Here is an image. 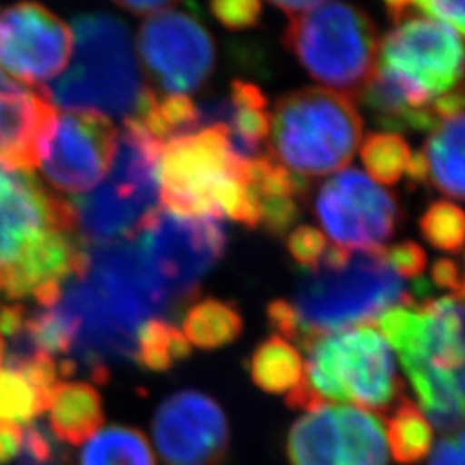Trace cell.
Masks as SVG:
<instances>
[{"instance_id":"10","label":"cell","mask_w":465,"mask_h":465,"mask_svg":"<svg viewBox=\"0 0 465 465\" xmlns=\"http://www.w3.org/2000/svg\"><path fill=\"white\" fill-rule=\"evenodd\" d=\"M380 66L409 102L426 109L432 100L465 82V42L451 26L432 17H405L382 38Z\"/></svg>"},{"instance_id":"37","label":"cell","mask_w":465,"mask_h":465,"mask_svg":"<svg viewBox=\"0 0 465 465\" xmlns=\"http://www.w3.org/2000/svg\"><path fill=\"white\" fill-rule=\"evenodd\" d=\"M386 259L400 278H422L428 266V255L416 242H400L390 247Z\"/></svg>"},{"instance_id":"34","label":"cell","mask_w":465,"mask_h":465,"mask_svg":"<svg viewBox=\"0 0 465 465\" xmlns=\"http://www.w3.org/2000/svg\"><path fill=\"white\" fill-rule=\"evenodd\" d=\"M286 249L299 266L312 271L321 264L328 250V242L326 236L316 228L299 226L288 234Z\"/></svg>"},{"instance_id":"20","label":"cell","mask_w":465,"mask_h":465,"mask_svg":"<svg viewBox=\"0 0 465 465\" xmlns=\"http://www.w3.org/2000/svg\"><path fill=\"white\" fill-rule=\"evenodd\" d=\"M224 100L223 126L228 128L232 149L242 157L253 159L269 140L271 113L267 111L266 95L257 84L234 80L230 97Z\"/></svg>"},{"instance_id":"41","label":"cell","mask_w":465,"mask_h":465,"mask_svg":"<svg viewBox=\"0 0 465 465\" xmlns=\"http://www.w3.org/2000/svg\"><path fill=\"white\" fill-rule=\"evenodd\" d=\"M428 465H465V426L436 445Z\"/></svg>"},{"instance_id":"9","label":"cell","mask_w":465,"mask_h":465,"mask_svg":"<svg viewBox=\"0 0 465 465\" xmlns=\"http://www.w3.org/2000/svg\"><path fill=\"white\" fill-rule=\"evenodd\" d=\"M163 147L164 143L136 119L124 121L107 180L78 202L84 226L90 232L107 240L142 232L159 209Z\"/></svg>"},{"instance_id":"7","label":"cell","mask_w":465,"mask_h":465,"mask_svg":"<svg viewBox=\"0 0 465 465\" xmlns=\"http://www.w3.org/2000/svg\"><path fill=\"white\" fill-rule=\"evenodd\" d=\"M269 136V155L309 180L349 166L364 138V123L347 95L311 86L276 102Z\"/></svg>"},{"instance_id":"6","label":"cell","mask_w":465,"mask_h":465,"mask_svg":"<svg viewBox=\"0 0 465 465\" xmlns=\"http://www.w3.org/2000/svg\"><path fill=\"white\" fill-rule=\"evenodd\" d=\"M302 347L307 353L303 381L286 395L293 411L311 412L328 401L388 411L403 393L393 353L374 326L309 336Z\"/></svg>"},{"instance_id":"42","label":"cell","mask_w":465,"mask_h":465,"mask_svg":"<svg viewBox=\"0 0 465 465\" xmlns=\"http://www.w3.org/2000/svg\"><path fill=\"white\" fill-rule=\"evenodd\" d=\"M432 113L438 121H445L450 117L459 116L465 113V82L453 88L449 94L438 97L431 102Z\"/></svg>"},{"instance_id":"48","label":"cell","mask_w":465,"mask_h":465,"mask_svg":"<svg viewBox=\"0 0 465 465\" xmlns=\"http://www.w3.org/2000/svg\"><path fill=\"white\" fill-rule=\"evenodd\" d=\"M23 169H16L0 163V193H4L5 190H9L13 184L16 183Z\"/></svg>"},{"instance_id":"22","label":"cell","mask_w":465,"mask_h":465,"mask_svg":"<svg viewBox=\"0 0 465 465\" xmlns=\"http://www.w3.org/2000/svg\"><path fill=\"white\" fill-rule=\"evenodd\" d=\"M357 99L362 100L372 119L390 134L431 132L440 123L432 113L431 105L426 109L414 107L397 84L378 67Z\"/></svg>"},{"instance_id":"33","label":"cell","mask_w":465,"mask_h":465,"mask_svg":"<svg viewBox=\"0 0 465 465\" xmlns=\"http://www.w3.org/2000/svg\"><path fill=\"white\" fill-rule=\"evenodd\" d=\"M16 460L17 465H71L66 445L40 422H30L23 430V443Z\"/></svg>"},{"instance_id":"14","label":"cell","mask_w":465,"mask_h":465,"mask_svg":"<svg viewBox=\"0 0 465 465\" xmlns=\"http://www.w3.org/2000/svg\"><path fill=\"white\" fill-rule=\"evenodd\" d=\"M117 130L109 117L64 113L54 117L40 140L38 167L49 183L66 193L97 188L116 150Z\"/></svg>"},{"instance_id":"46","label":"cell","mask_w":465,"mask_h":465,"mask_svg":"<svg viewBox=\"0 0 465 465\" xmlns=\"http://www.w3.org/2000/svg\"><path fill=\"white\" fill-rule=\"evenodd\" d=\"M407 178L412 184H428V166L422 152L419 150L416 155L411 157L409 166L405 169Z\"/></svg>"},{"instance_id":"38","label":"cell","mask_w":465,"mask_h":465,"mask_svg":"<svg viewBox=\"0 0 465 465\" xmlns=\"http://www.w3.org/2000/svg\"><path fill=\"white\" fill-rule=\"evenodd\" d=\"M21 88V84L9 80L0 69V149L13 134Z\"/></svg>"},{"instance_id":"24","label":"cell","mask_w":465,"mask_h":465,"mask_svg":"<svg viewBox=\"0 0 465 465\" xmlns=\"http://www.w3.org/2000/svg\"><path fill=\"white\" fill-rule=\"evenodd\" d=\"M341 465H388L381 419L366 409L334 405Z\"/></svg>"},{"instance_id":"49","label":"cell","mask_w":465,"mask_h":465,"mask_svg":"<svg viewBox=\"0 0 465 465\" xmlns=\"http://www.w3.org/2000/svg\"><path fill=\"white\" fill-rule=\"evenodd\" d=\"M4 351H5V341L0 336V367H2V362H4Z\"/></svg>"},{"instance_id":"11","label":"cell","mask_w":465,"mask_h":465,"mask_svg":"<svg viewBox=\"0 0 465 465\" xmlns=\"http://www.w3.org/2000/svg\"><path fill=\"white\" fill-rule=\"evenodd\" d=\"M136 242L174 302L197 293L226 249V232L216 217L183 216L157 209Z\"/></svg>"},{"instance_id":"1","label":"cell","mask_w":465,"mask_h":465,"mask_svg":"<svg viewBox=\"0 0 465 465\" xmlns=\"http://www.w3.org/2000/svg\"><path fill=\"white\" fill-rule=\"evenodd\" d=\"M86 262L71 205L23 171L0 193V300L35 299L54 305L64 282Z\"/></svg>"},{"instance_id":"43","label":"cell","mask_w":465,"mask_h":465,"mask_svg":"<svg viewBox=\"0 0 465 465\" xmlns=\"http://www.w3.org/2000/svg\"><path fill=\"white\" fill-rule=\"evenodd\" d=\"M432 282L436 288L440 290H450V292H457L462 284V274H460V267L457 266V262L450 261V259H438L431 269Z\"/></svg>"},{"instance_id":"45","label":"cell","mask_w":465,"mask_h":465,"mask_svg":"<svg viewBox=\"0 0 465 465\" xmlns=\"http://www.w3.org/2000/svg\"><path fill=\"white\" fill-rule=\"evenodd\" d=\"M117 5L121 9H126V11L134 13V15H138V16H143V15H147V16L152 15L153 16V15L164 11V9L176 5V4L174 2L171 4V2L159 0V2H117Z\"/></svg>"},{"instance_id":"21","label":"cell","mask_w":465,"mask_h":465,"mask_svg":"<svg viewBox=\"0 0 465 465\" xmlns=\"http://www.w3.org/2000/svg\"><path fill=\"white\" fill-rule=\"evenodd\" d=\"M420 152L428 183L451 199L465 200V113L438 123Z\"/></svg>"},{"instance_id":"40","label":"cell","mask_w":465,"mask_h":465,"mask_svg":"<svg viewBox=\"0 0 465 465\" xmlns=\"http://www.w3.org/2000/svg\"><path fill=\"white\" fill-rule=\"evenodd\" d=\"M267 319L274 331L280 332L282 338L300 340V324L293 305L286 300H272L267 305Z\"/></svg>"},{"instance_id":"44","label":"cell","mask_w":465,"mask_h":465,"mask_svg":"<svg viewBox=\"0 0 465 465\" xmlns=\"http://www.w3.org/2000/svg\"><path fill=\"white\" fill-rule=\"evenodd\" d=\"M23 443V430L17 424L0 422V465L16 460Z\"/></svg>"},{"instance_id":"19","label":"cell","mask_w":465,"mask_h":465,"mask_svg":"<svg viewBox=\"0 0 465 465\" xmlns=\"http://www.w3.org/2000/svg\"><path fill=\"white\" fill-rule=\"evenodd\" d=\"M45 412H49L50 431L67 447L86 443L105 420L99 391L84 381L57 382Z\"/></svg>"},{"instance_id":"29","label":"cell","mask_w":465,"mask_h":465,"mask_svg":"<svg viewBox=\"0 0 465 465\" xmlns=\"http://www.w3.org/2000/svg\"><path fill=\"white\" fill-rule=\"evenodd\" d=\"M190 353L192 345L183 332L167 321L150 319L138 331L134 362L150 372H167Z\"/></svg>"},{"instance_id":"32","label":"cell","mask_w":465,"mask_h":465,"mask_svg":"<svg viewBox=\"0 0 465 465\" xmlns=\"http://www.w3.org/2000/svg\"><path fill=\"white\" fill-rule=\"evenodd\" d=\"M45 412V401L16 371H0V422L30 424Z\"/></svg>"},{"instance_id":"25","label":"cell","mask_w":465,"mask_h":465,"mask_svg":"<svg viewBox=\"0 0 465 465\" xmlns=\"http://www.w3.org/2000/svg\"><path fill=\"white\" fill-rule=\"evenodd\" d=\"M382 426L386 443L399 464H417L430 455L434 431L414 400L401 393L388 409Z\"/></svg>"},{"instance_id":"35","label":"cell","mask_w":465,"mask_h":465,"mask_svg":"<svg viewBox=\"0 0 465 465\" xmlns=\"http://www.w3.org/2000/svg\"><path fill=\"white\" fill-rule=\"evenodd\" d=\"M255 202L261 211V224L272 236H284L299 221L302 200L290 197H261Z\"/></svg>"},{"instance_id":"5","label":"cell","mask_w":465,"mask_h":465,"mask_svg":"<svg viewBox=\"0 0 465 465\" xmlns=\"http://www.w3.org/2000/svg\"><path fill=\"white\" fill-rule=\"evenodd\" d=\"M73 28L74 61L42 94L73 113L136 119L152 90L142 80L126 25L111 15H84Z\"/></svg>"},{"instance_id":"28","label":"cell","mask_w":465,"mask_h":465,"mask_svg":"<svg viewBox=\"0 0 465 465\" xmlns=\"http://www.w3.org/2000/svg\"><path fill=\"white\" fill-rule=\"evenodd\" d=\"M78 465H157L145 432L114 424L86 441Z\"/></svg>"},{"instance_id":"12","label":"cell","mask_w":465,"mask_h":465,"mask_svg":"<svg viewBox=\"0 0 465 465\" xmlns=\"http://www.w3.org/2000/svg\"><path fill=\"white\" fill-rule=\"evenodd\" d=\"M54 307L66 319L73 334V359L90 372L92 381L109 380V364L134 361L138 331L143 324L126 316L95 286L74 276L63 284Z\"/></svg>"},{"instance_id":"27","label":"cell","mask_w":465,"mask_h":465,"mask_svg":"<svg viewBox=\"0 0 465 465\" xmlns=\"http://www.w3.org/2000/svg\"><path fill=\"white\" fill-rule=\"evenodd\" d=\"M243 330L240 311L228 302L203 299L193 303L183 319V334L190 345L202 350L223 349Z\"/></svg>"},{"instance_id":"39","label":"cell","mask_w":465,"mask_h":465,"mask_svg":"<svg viewBox=\"0 0 465 465\" xmlns=\"http://www.w3.org/2000/svg\"><path fill=\"white\" fill-rule=\"evenodd\" d=\"M414 11L420 16L432 17L447 23L465 35V2H412Z\"/></svg>"},{"instance_id":"36","label":"cell","mask_w":465,"mask_h":465,"mask_svg":"<svg viewBox=\"0 0 465 465\" xmlns=\"http://www.w3.org/2000/svg\"><path fill=\"white\" fill-rule=\"evenodd\" d=\"M217 21L230 30L253 28L262 16V4L255 0H226L211 4Z\"/></svg>"},{"instance_id":"30","label":"cell","mask_w":465,"mask_h":465,"mask_svg":"<svg viewBox=\"0 0 465 465\" xmlns=\"http://www.w3.org/2000/svg\"><path fill=\"white\" fill-rule=\"evenodd\" d=\"M411 157V147L399 134H369L361 147V159L371 180L378 184L399 183Z\"/></svg>"},{"instance_id":"2","label":"cell","mask_w":465,"mask_h":465,"mask_svg":"<svg viewBox=\"0 0 465 465\" xmlns=\"http://www.w3.org/2000/svg\"><path fill=\"white\" fill-rule=\"evenodd\" d=\"M399 355L419 409L440 431L465 426V300L397 305L374 322Z\"/></svg>"},{"instance_id":"31","label":"cell","mask_w":465,"mask_h":465,"mask_svg":"<svg viewBox=\"0 0 465 465\" xmlns=\"http://www.w3.org/2000/svg\"><path fill=\"white\" fill-rule=\"evenodd\" d=\"M424 240L441 252L459 253L465 245V211L449 200H436L419 219Z\"/></svg>"},{"instance_id":"13","label":"cell","mask_w":465,"mask_h":465,"mask_svg":"<svg viewBox=\"0 0 465 465\" xmlns=\"http://www.w3.org/2000/svg\"><path fill=\"white\" fill-rule=\"evenodd\" d=\"M314 216L334 245L382 249L399 226V200L355 167L336 173L319 186Z\"/></svg>"},{"instance_id":"8","label":"cell","mask_w":465,"mask_h":465,"mask_svg":"<svg viewBox=\"0 0 465 465\" xmlns=\"http://www.w3.org/2000/svg\"><path fill=\"white\" fill-rule=\"evenodd\" d=\"M282 42L312 80L351 100L378 67L376 25L357 5L316 2L312 9L288 17Z\"/></svg>"},{"instance_id":"15","label":"cell","mask_w":465,"mask_h":465,"mask_svg":"<svg viewBox=\"0 0 465 465\" xmlns=\"http://www.w3.org/2000/svg\"><path fill=\"white\" fill-rule=\"evenodd\" d=\"M173 7L142 25L138 49L150 74L166 94L186 95L211 76L216 52L213 36L199 19Z\"/></svg>"},{"instance_id":"17","label":"cell","mask_w":465,"mask_h":465,"mask_svg":"<svg viewBox=\"0 0 465 465\" xmlns=\"http://www.w3.org/2000/svg\"><path fill=\"white\" fill-rule=\"evenodd\" d=\"M71 47L69 26L44 5L25 2L0 9V64L19 82L55 78L67 66Z\"/></svg>"},{"instance_id":"4","label":"cell","mask_w":465,"mask_h":465,"mask_svg":"<svg viewBox=\"0 0 465 465\" xmlns=\"http://www.w3.org/2000/svg\"><path fill=\"white\" fill-rule=\"evenodd\" d=\"M164 209L183 216L230 217L261 226L250 193L249 159L232 149L226 126L216 124L164 143L159 166Z\"/></svg>"},{"instance_id":"23","label":"cell","mask_w":465,"mask_h":465,"mask_svg":"<svg viewBox=\"0 0 465 465\" xmlns=\"http://www.w3.org/2000/svg\"><path fill=\"white\" fill-rule=\"evenodd\" d=\"M290 465H341L334 405L305 412L286 436Z\"/></svg>"},{"instance_id":"3","label":"cell","mask_w":465,"mask_h":465,"mask_svg":"<svg viewBox=\"0 0 465 465\" xmlns=\"http://www.w3.org/2000/svg\"><path fill=\"white\" fill-rule=\"evenodd\" d=\"M414 299L390 266L386 249L350 250L331 245L321 264L300 280L292 303L300 324V341L376 322L386 311Z\"/></svg>"},{"instance_id":"47","label":"cell","mask_w":465,"mask_h":465,"mask_svg":"<svg viewBox=\"0 0 465 465\" xmlns=\"http://www.w3.org/2000/svg\"><path fill=\"white\" fill-rule=\"evenodd\" d=\"M272 5L282 11L286 17H293L299 16V15L309 11V9H312L316 5V2L314 0H311V2H300V0H297V2H288V0H282V2H272Z\"/></svg>"},{"instance_id":"16","label":"cell","mask_w":465,"mask_h":465,"mask_svg":"<svg viewBox=\"0 0 465 465\" xmlns=\"http://www.w3.org/2000/svg\"><path fill=\"white\" fill-rule=\"evenodd\" d=\"M152 436L164 465H219L232 441L219 401L195 390L178 391L157 407Z\"/></svg>"},{"instance_id":"18","label":"cell","mask_w":465,"mask_h":465,"mask_svg":"<svg viewBox=\"0 0 465 465\" xmlns=\"http://www.w3.org/2000/svg\"><path fill=\"white\" fill-rule=\"evenodd\" d=\"M82 276L140 324L166 314L176 303L150 267L136 238L88 250Z\"/></svg>"},{"instance_id":"26","label":"cell","mask_w":465,"mask_h":465,"mask_svg":"<svg viewBox=\"0 0 465 465\" xmlns=\"http://www.w3.org/2000/svg\"><path fill=\"white\" fill-rule=\"evenodd\" d=\"M250 378L271 395H290L303 381V361L299 350L282 336H271L253 350Z\"/></svg>"}]
</instances>
